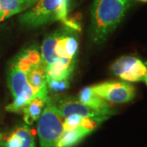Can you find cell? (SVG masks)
Segmentation results:
<instances>
[{
  "label": "cell",
  "mask_w": 147,
  "mask_h": 147,
  "mask_svg": "<svg viewBox=\"0 0 147 147\" xmlns=\"http://www.w3.org/2000/svg\"><path fill=\"white\" fill-rule=\"evenodd\" d=\"M91 132L92 131L85 127L81 121L80 125L77 127L64 130L54 147H74Z\"/></svg>",
  "instance_id": "7c38bea8"
},
{
  "label": "cell",
  "mask_w": 147,
  "mask_h": 147,
  "mask_svg": "<svg viewBox=\"0 0 147 147\" xmlns=\"http://www.w3.org/2000/svg\"><path fill=\"white\" fill-rule=\"evenodd\" d=\"M53 100V99H52ZM53 103L60 110L64 118L77 115L82 117H98L106 116L101 113L90 108L81 103L78 99L74 97H62L58 100H53Z\"/></svg>",
  "instance_id": "9c48e42d"
},
{
  "label": "cell",
  "mask_w": 147,
  "mask_h": 147,
  "mask_svg": "<svg viewBox=\"0 0 147 147\" xmlns=\"http://www.w3.org/2000/svg\"><path fill=\"white\" fill-rule=\"evenodd\" d=\"M0 147H35V140L29 127L21 124L0 132Z\"/></svg>",
  "instance_id": "ba28073f"
},
{
  "label": "cell",
  "mask_w": 147,
  "mask_h": 147,
  "mask_svg": "<svg viewBox=\"0 0 147 147\" xmlns=\"http://www.w3.org/2000/svg\"><path fill=\"white\" fill-rule=\"evenodd\" d=\"M64 118L49 97L38 119L37 131L41 147H54L64 131Z\"/></svg>",
  "instance_id": "5b68a950"
},
{
  "label": "cell",
  "mask_w": 147,
  "mask_h": 147,
  "mask_svg": "<svg viewBox=\"0 0 147 147\" xmlns=\"http://www.w3.org/2000/svg\"><path fill=\"white\" fill-rule=\"evenodd\" d=\"M38 0H0V22L10 18L11 16L23 13Z\"/></svg>",
  "instance_id": "8fae6325"
},
{
  "label": "cell",
  "mask_w": 147,
  "mask_h": 147,
  "mask_svg": "<svg viewBox=\"0 0 147 147\" xmlns=\"http://www.w3.org/2000/svg\"><path fill=\"white\" fill-rule=\"evenodd\" d=\"M7 85L13 98L6 106L8 112L21 113L35 97L47 96V75L37 47L22 50L13 59L7 71Z\"/></svg>",
  "instance_id": "6da1fadb"
},
{
  "label": "cell",
  "mask_w": 147,
  "mask_h": 147,
  "mask_svg": "<svg viewBox=\"0 0 147 147\" xmlns=\"http://www.w3.org/2000/svg\"><path fill=\"white\" fill-rule=\"evenodd\" d=\"M69 79L63 80H47V90L49 89L53 92H61L69 88Z\"/></svg>",
  "instance_id": "5bb4252c"
},
{
  "label": "cell",
  "mask_w": 147,
  "mask_h": 147,
  "mask_svg": "<svg viewBox=\"0 0 147 147\" xmlns=\"http://www.w3.org/2000/svg\"><path fill=\"white\" fill-rule=\"evenodd\" d=\"M136 0H94L91 9L90 35L96 44L107 37L123 20Z\"/></svg>",
  "instance_id": "3957f363"
},
{
  "label": "cell",
  "mask_w": 147,
  "mask_h": 147,
  "mask_svg": "<svg viewBox=\"0 0 147 147\" xmlns=\"http://www.w3.org/2000/svg\"><path fill=\"white\" fill-rule=\"evenodd\" d=\"M144 81H145V82H146V84H147V77H146V79H145Z\"/></svg>",
  "instance_id": "2e32d148"
},
{
  "label": "cell",
  "mask_w": 147,
  "mask_h": 147,
  "mask_svg": "<svg viewBox=\"0 0 147 147\" xmlns=\"http://www.w3.org/2000/svg\"><path fill=\"white\" fill-rule=\"evenodd\" d=\"M77 31L63 25L44 38L40 54L47 81L69 79L79 51Z\"/></svg>",
  "instance_id": "7a4b0ae2"
},
{
  "label": "cell",
  "mask_w": 147,
  "mask_h": 147,
  "mask_svg": "<svg viewBox=\"0 0 147 147\" xmlns=\"http://www.w3.org/2000/svg\"><path fill=\"white\" fill-rule=\"evenodd\" d=\"M138 1H140L142 3H147V0H138Z\"/></svg>",
  "instance_id": "9a60e30c"
},
{
  "label": "cell",
  "mask_w": 147,
  "mask_h": 147,
  "mask_svg": "<svg viewBox=\"0 0 147 147\" xmlns=\"http://www.w3.org/2000/svg\"><path fill=\"white\" fill-rule=\"evenodd\" d=\"M78 100L84 105L100 112L104 115L110 116L114 114V110H112L110 104L96 94L91 87H86L80 91Z\"/></svg>",
  "instance_id": "30bf717a"
},
{
  "label": "cell",
  "mask_w": 147,
  "mask_h": 147,
  "mask_svg": "<svg viewBox=\"0 0 147 147\" xmlns=\"http://www.w3.org/2000/svg\"><path fill=\"white\" fill-rule=\"evenodd\" d=\"M111 70L115 75L126 82L144 81L147 77V64L142 59L131 56L116 60Z\"/></svg>",
  "instance_id": "52a82bcc"
},
{
  "label": "cell",
  "mask_w": 147,
  "mask_h": 147,
  "mask_svg": "<svg viewBox=\"0 0 147 147\" xmlns=\"http://www.w3.org/2000/svg\"><path fill=\"white\" fill-rule=\"evenodd\" d=\"M96 94L106 101L123 104L131 101L136 96V89L131 84L121 81H109L91 87Z\"/></svg>",
  "instance_id": "8992f818"
},
{
  "label": "cell",
  "mask_w": 147,
  "mask_h": 147,
  "mask_svg": "<svg viewBox=\"0 0 147 147\" xmlns=\"http://www.w3.org/2000/svg\"><path fill=\"white\" fill-rule=\"evenodd\" d=\"M69 0H38L36 4L19 16V21L27 28H38L55 21L79 31L80 26L69 18Z\"/></svg>",
  "instance_id": "277c9868"
},
{
  "label": "cell",
  "mask_w": 147,
  "mask_h": 147,
  "mask_svg": "<svg viewBox=\"0 0 147 147\" xmlns=\"http://www.w3.org/2000/svg\"><path fill=\"white\" fill-rule=\"evenodd\" d=\"M49 96H38L28 103L23 109V119L26 125H31L41 116Z\"/></svg>",
  "instance_id": "4fadbf2b"
}]
</instances>
